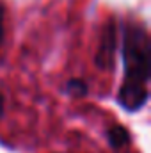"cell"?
I'll list each match as a JSON object with an SVG mask.
<instances>
[{
  "label": "cell",
  "instance_id": "277c9868",
  "mask_svg": "<svg viewBox=\"0 0 151 153\" xmlns=\"http://www.w3.org/2000/svg\"><path fill=\"white\" fill-rule=\"evenodd\" d=\"M66 89H68L71 94H75V96H84V94H87V84H85L84 80H80V78H71V80H68Z\"/></svg>",
  "mask_w": 151,
  "mask_h": 153
},
{
  "label": "cell",
  "instance_id": "6da1fadb",
  "mask_svg": "<svg viewBox=\"0 0 151 153\" xmlns=\"http://www.w3.org/2000/svg\"><path fill=\"white\" fill-rule=\"evenodd\" d=\"M124 80L117 93V102L128 112L141 111L150 98L148 82L151 75V45L144 25L128 23L123 32Z\"/></svg>",
  "mask_w": 151,
  "mask_h": 153
},
{
  "label": "cell",
  "instance_id": "3957f363",
  "mask_svg": "<svg viewBox=\"0 0 151 153\" xmlns=\"http://www.w3.org/2000/svg\"><path fill=\"white\" fill-rule=\"evenodd\" d=\"M107 137H109V143H110L112 148H123L130 141V132L124 126H119L117 125V126H112L107 132Z\"/></svg>",
  "mask_w": 151,
  "mask_h": 153
},
{
  "label": "cell",
  "instance_id": "5b68a950",
  "mask_svg": "<svg viewBox=\"0 0 151 153\" xmlns=\"http://www.w3.org/2000/svg\"><path fill=\"white\" fill-rule=\"evenodd\" d=\"M4 18H5V7H4V4L0 2V43L4 41Z\"/></svg>",
  "mask_w": 151,
  "mask_h": 153
},
{
  "label": "cell",
  "instance_id": "8992f818",
  "mask_svg": "<svg viewBox=\"0 0 151 153\" xmlns=\"http://www.w3.org/2000/svg\"><path fill=\"white\" fill-rule=\"evenodd\" d=\"M4 107H5V102H4V96H2V93H0V117L4 116Z\"/></svg>",
  "mask_w": 151,
  "mask_h": 153
},
{
  "label": "cell",
  "instance_id": "7a4b0ae2",
  "mask_svg": "<svg viewBox=\"0 0 151 153\" xmlns=\"http://www.w3.org/2000/svg\"><path fill=\"white\" fill-rule=\"evenodd\" d=\"M114 52H115V27H114V22H110L103 29L100 50H98V55H96V64L100 68H103V70L112 68Z\"/></svg>",
  "mask_w": 151,
  "mask_h": 153
}]
</instances>
